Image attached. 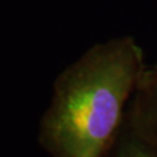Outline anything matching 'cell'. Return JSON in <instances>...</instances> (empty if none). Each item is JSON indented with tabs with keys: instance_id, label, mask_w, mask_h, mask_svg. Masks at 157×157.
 Masks as SVG:
<instances>
[{
	"instance_id": "3957f363",
	"label": "cell",
	"mask_w": 157,
	"mask_h": 157,
	"mask_svg": "<svg viewBox=\"0 0 157 157\" xmlns=\"http://www.w3.org/2000/svg\"><path fill=\"white\" fill-rule=\"evenodd\" d=\"M108 157H157V150L140 140L124 125L122 134Z\"/></svg>"
},
{
	"instance_id": "6da1fadb",
	"label": "cell",
	"mask_w": 157,
	"mask_h": 157,
	"mask_svg": "<svg viewBox=\"0 0 157 157\" xmlns=\"http://www.w3.org/2000/svg\"><path fill=\"white\" fill-rule=\"evenodd\" d=\"M146 67L132 36L90 47L57 77L39 122V146L50 157H108Z\"/></svg>"
},
{
	"instance_id": "7a4b0ae2",
	"label": "cell",
	"mask_w": 157,
	"mask_h": 157,
	"mask_svg": "<svg viewBox=\"0 0 157 157\" xmlns=\"http://www.w3.org/2000/svg\"><path fill=\"white\" fill-rule=\"evenodd\" d=\"M125 127L157 150V61L146 67L129 103Z\"/></svg>"
}]
</instances>
